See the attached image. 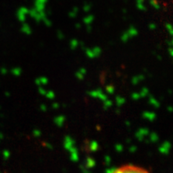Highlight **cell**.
<instances>
[{
  "instance_id": "6da1fadb",
  "label": "cell",
  "mask_w": 173,
  "mask_h": 173,
  "mask_svg": "<svg viewBox=\"0 0 173 173\" xmlns=\"http://www.w3.org/2000/svg\"><path fill=\"white\" fill-rule=\"evenodd\" d=\"M111 173H149L147 170L134 165H125L112 171Z\"/></svg>"
},
{
  "instance_id": "7a4b0ae2",
  "label": "cell",
  "mask_w": 173,
  "mask_h": 173,
  "mask_svg": "<svg viewBox=\"0 0 173 173\" xmlns=\"http://www.w3.org/2000/svg\"><path fill=\"white\" fill-rule=\"evenodd\" d=\"M48 0H35V5L36 9L38 12H43L45 8V5Z\"/></svg>"
},
{
  "instance_id": "3957f363",
  "label": "cell",
  "mask_w": 173,
  "mask_h": 173,
  "mask_svg": "<svg viewBox=\"0 0 173 173\" xmlns=\"http://www.w3.org/2000/svg\"><path fill=\"white\" fill-rule=\"evenodd\" d=\"M28 12H29V11H28L27 8H25V7H20V8L19 9L18 14H17L19 19L21 20V21H24Z\"/></svg>"
},
{
  "instance_id": "277c9868",
  "label": "cell",
  "mask_w": 173,
  "mask_h": 173,
  "mask_svg": "<svg viewBox=\"0 0 173 173\" xmlns=\"http://www.w3.org/2000/svg\"><path fill=\"white\" fill-rule=\"evenodd\" d=\"M144 1L145 0H137V7L140 10L146 9V7L144 5Z\"/></svg>"
},
{
  "instance_id": "5b68a950",
  "label": "cell",
  "mask_w": 173,
  "mask_h": 173,
  "mask_svg": "<svg viewBox=\"0 0 173 173\" xmlns=\"http://www.w3.org/2000/svg\"><path fill=\"white\" fill-rule=\"evenodd\" d=\"M149 3H150V5H151L153 7H155V9H159V8H160V5H159V3H158L156 0H150Z\"/></svg>"
},
{
  "instance_id": "8992f818",
  "label": "cell",
  "mask_w": 173,
  "mask_h": 173,
  "mask_svg": "<svg viewBox=\"0 0 173 173\" xmlns=\"http://www.w3.org/2000/svg\"><path fill=\"white\" fill-rule=\"evenodd\" d=\"M93 19H94V17L92 15H88V16H87L86 18L84 19V20H85L86 23H90V22H92Z\"/></svg>"
},
{
  "instance_id": "52a82bcc",
  "label": "cell",
  "mask_w": 173,
  "mask_h": 173,
  "mask_svg": "<svg viewBox=\"0 0 173 173\" xmlns=\"http://www.w3.org/2000/svg\"><path fill=\"white\" fill-rule=\"evenodd\" d=\"M77 11H78V9L77 8H75V9H73V11L71 12V16H75L76 15V13H77Z\"/></svg>"
},
{
  "instance_id": "ba28073f",
  "label": "cell",
  "mask_w": 173,
  "mask_h": 173,
  "mask_svg": "<svg viewBox=\"0 0 173 173\" xmlns=\"http://www.w3.org/2000/svg\"><path fill=\"white\" fill-rule=\"evenodd\" d=\"M84 10H85L86 12H88V10H90V5H86L84 6Z\"/></svg>"
}]
</instances>
